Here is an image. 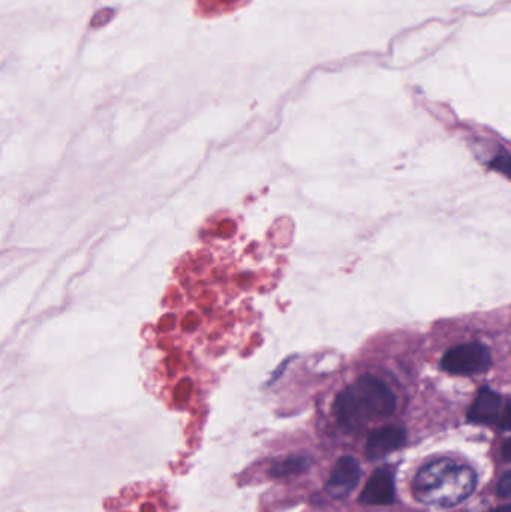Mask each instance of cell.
I'll use <instances>...</instances> for the list:
<instances>
[{"label": "cell", "instance_id": "8992f818", "mask_svg": "<svg viewBox=\"0 0 511 512\" xmlns=\"http://www.w3.org/2000/svg\"><path fill=\"white\" fill-rule=\"evenodd\" d=\"M504 402L500 394L495 393L491 388H482L477 394L470 412H468V420L477 424H495L498 426L501 414H503Z\"/></svg>", "mask_w": 511, "mask_h": 512}, {"label": "cell", "instance_id": "5bb4252c", "mask_svg": "<svg viewBox=\"0 0 511 512\" xmlns=\"http://www.w3.org/2000/svg\"><path fill=\"white\" fill-rule=\"evenodd\" d=\"M494 512H511V505H507V507L498 508Z\"/></svg>", "mask_w": 511, "mask_h": 512}, {"label": "cell", "instance_id": "5b68a950", "mask_svg": "<svg viewBox=\"0 0 511 512\" xmlns=\"http://www.w3.org/2000/svg\"><path fill=\"white\" fill-rule=\"evenodd\" d=\"M395 499V474L390 466L377 469L369 478L360 502L366 505H389Z\"/></svg>", "mask_w": 511, "mask_h": 512}, {"label": "cell", "instance_id": "ba28073f", "mask_svg": "<svg viewBox=\"0 0 511 512\" xmlns=\"http://www.w3.org/2000/svg\"><path fill=\"white\" fill-rule=\"evenodd\" d=\"M311 463L312 459L308 456L290 457V459H285L284 462L273 465L269 474L272 478L291 477V475L302 474V472H305L306 469H309Z\"/></svg>", "mask_w": 511, "mask_h": 512}, {"label": "cell", "instance_id": "6da1fadb", "mask_svg": "<svg viewBox=\"0 0 511 512\" xmlns=\"http://www.w3.org/2000/svg\"><path fill=\"white\" fill-rule=\"evenodd\" d=\"M396 408V399L390 388L374 376H362L345 388L335 402L339 426L345 430H359L374 420L389 417Z\"/></svg>", "mask_w": 511, "mask_h": 512}, {"label": "cell", "instance_id": "4fadbf2b", "mask_svg": "<svg viewBox=\"0 0 511 512\" xmlns=\"http://www.w3.org/2000/svg\"><path fill=\"white\" fill-rule=\"evenodd\" d=\"M501 456H503V459L507 460V462H511V439L504 442L503 448H501Z\"/></svg>", "mask_w": 511, "mask_h": 512}, {"label": "cell", "instance_id": "277c9868", "mask_svg": "<svg viewBox=\"0 0 511 512\" xmlns=\"http://www.w3.org/2000/svg\"><path fill=\"white\" fill-rule=\"evenodd\" d=\"M360 480V465L354 457H342L333 466L326 490L332 498L344 499L356 489Z\"/></svg>", "mask_w": 511, "mask_h": 512}, {"label": "cell", "instance_id": "7a4b0ae2", "mask_svg": "<svg viewBox=\"0 0 511 512\" xmlns=\"http://www.w3.org/2000/svg\"><path fill=\"white\" fill-rule=\"evenodd\" d=\"M476 472L452 460L425 466L414 480V496L422 504L452 507L467 499L476 489Z\"/></svg>", "mask_w": 511, "mask_h": 512}, {"label": "cell", "instance_id": "8fae6325", "mask_svg": "<svg viewBox=\"0 0 511 512\" xmlns=\"http://www.w3.org/2000/svg\"><path fill=\"white\" fill-rule=\"evenodd\" d=\"M498 495L501 498H511V471L504 474L498 483Z\"/></svg>", "mask_w": 511, "mask_h": 512}, {"label": "cell", "instance_id": "9c48e42d", "mask_svg": "<svg viewBox=\"0 0 511 512\" xmlns=\"http://www.w3.org/2000/svg\"><path fill=\"white\" fill-rule=\"evenodd\" d=\"M242 5L243 0H197L198 11L206 17L231 12Z\"/></svg>", "mask_w": 511, "mask_h": 512}, {"label": "cell", "instance_id": "3957f363", "mask_svg": "<svg viewBox=\"0 0 511 512\" xmlns=\"http://www.w3.org/2000/svg\"><path fill=\"white\" fill-rule=\"evenodd\" d=\"M491 364V352L480 343L456 346L441 361V367L452 375H477L486 372Z\"/></svg>", "mask_w": 511, "mask_h": 512}, {"label": "cell", "instance_id": "52a82bcc", "mask_svg": "<svg viewBox=\"0 0 511 512\" xmlns=\"http://www.w3.org/2000/svg\"><path fill=\"white\" fill-rule=\"evenodd\" d=\"M407 441V432L402 427L387 426L375 430L369 436L366 444V454L369 459H381L393 451L399 450Z\"/></svg>", "mask_w": 511, "mask_h": 512}, {"label": "cell", "instance_id": "7c38bea8", "mask_svg": "<svg viewBox=\"0 0 511 512\" xmlns=\"http://www.w3.org/2000/svg\"><path fill=\"white\" fill-rule=\"evenodd\" d=\"M498 429L511 430V402L507 400L506 406H504L503 414H501L500 421H498Z\"/></svg>", "mask_w": 511, "mask_h": 512}, {"label": "cell", "instance_id": "30bf717a", "mask_svg": "<svg viewBox=\"0 0 511 512\" xmlns=\"http://www.w3.org/2000/svg\"><path fill=\"white\" fill-rule=\"evenodd\" d=\"M489 167L511 179V155H509L506 150H501L497 156H494Z\"/></svg>", "mask_w": 511, "mask_h": 512}]
</instances>
